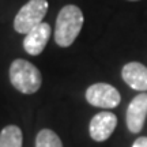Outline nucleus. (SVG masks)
Returning <instances> with one entry per match:
<instances>
[{
	"label": "nucleus",
	"instance_id": "1",
	"mask_svg": "<svg viewBox=\"0 0 147 147\" xmlns=\"http://www.w3.org/2000/svg\"><path fill=\"white\" fill-rule=\"evenodd\" d=\"M83 26V14L76 5L68 4L63 7L56 19L55 41L59 47L67 48L72 45Z\"/></svg>",
	"mask_w": 147,
	"mask_h": 147
},
{
	"label": "nucleus",
	"instance_id": "2",
	"mask_svg": "<svg viewBox=\"0 0 147 147\" xmlns=\"http://www.w3.org/2000/svg\"><path fill=\"white\" fill-rule=\"evenodd\" d=\"M10 82L23 94H34L41 87L42 76L34 64L23 59H16L10 65Z\"/></svg>",
	"mask_w": 147,
	"mask_h": 147
},
{
	"label": "nucleus",
	"instance_id": "3",
	"mask_svg": "<svg viewBox=\"0 0 147 147\" xmlns=\"http://www.w3.org/2000/svg\"><path fill=\"white\" fill-rule=\"evenodd\" d=\"M47 0H29L26 4L18 11L14 19V29L21 34H27L32 29L40 25L47 15Z\"/></svg>",
	"mask_w": 147,
	"mask_h": 147
},
{
	"label": "nucleus",
	"instance_id": "4",
	"mask_svg": "<svg viewBox=\"0 0 147 147\" xmlns=\"http://www.w3.org/2000/svg\"><path fill=\"white\" fill-rule=\"evenodd\" d=\"M86 100L90 105L110 109L120 104L121 97L116 87L108 83H94L86 90Z\"/></svg>",
	"mask_w": 147,
	"mask_h": 147
},
{
	"label": "nucleus",
	"instance_id": "5",
	"mask_svg": "<svg viewBox=\"0 0 147 147\" xmlns=\"http://www.w3.org/2000/svg\"><path fill=\"white\" fill-rule=\"evenodd\" d=\"M117 125V117L112 112H100L91 119L89 125L90 136L95 142H104L113 134Z\"/></svg>",
	"mask_w": 147,
	"mask_h": 147
},
{
	"label": "nucleus",
	"instance_id": "6",
	"mask_svg": "<svg viewBox=\"0 0 147 147\" xmlns=\"http://www.w3.org/2000/svg\"><path fill=\"white\" fill-rule=\"evenodd\" d=\"M147 117V93H140L129 102L127 109V127L132 134L142 131Z\"/></svg>",
	"mask_w": 147,
	"mask_h": 147
},
{
	"label": "nucleus",
	"instance_id": "7",
	"mask_svg": "<svg viewBox=\"0 0 147 147\" xmlns=\"http://www.w3.org/2000/svg\"><path fill=\"white\" fill-rule=\"evenodd\" d=\"M51 33H52V30L48 23L41 22L40 25H37L34 29H32L27 33L25 40H23L25 51L32 56H38L47 47Z\"/></svg>",
	"mask_w": 147,
	"mask_h": 147
},
{
	"label": "nucleus",
	"instance_id": "8",
	"mask_svg": "<svg viewBox=\"0 0 147 147\" xmlns=\"http://www.w3.org/2000/svg\"><path fill=\"white\" fill-rule=\"evenodd\" d=\"M121 76L131 89L138 91H147V67L142 63L131 61L125 64L121 71Z\"/></svg>",
	"mask_w": 147,
	"mask_h": 147
},
{
	"label": "nucleus",
	"instance_id": "9",
	"mask_svg": "<svg viewBox=\"0 0 147 147\" xmlns=\"http://www.w3.org/2000/svg\"><path fill=\"white\" fill-rule=\"evenodd\" d=\"M0 147H22V131L16 125H7L0 132Z\"/></svg>",
	"mask_w": 147,
	"mask_h": 147
},
{
	"label": "nucleus",
	"instance_id": "10",
	"mask_svg": "<svg viewBox=\"0 0 147 147\" xmlns=\"http://www.w3.org/2000/svg\"><path fill=\"white\" fill-rule=\"evenodd\" d=\"M36 147H63V143L52 129H41L36 138Z\"/></svg>",
	"mask_w": 147,
	"mask_h": 147
},
{
	"label": "nucleus",
	"instance_id": "11",
	"mask_svg": "<svg viewBox=\"0 0 147 147\" xmlns=\"http://www.w3.org/2000/svg\"><path fill=\"white\" fill-rule=\"evenodd\" d=\"M132 147H147V136H140V138H138L134 142Z\"/></svg>",
	"mask_w": 147,
	"mask_h": 147
},
{
	"label": "nucleus",
	"instance_id": "12",
	"mask_svg": "<svg viewBox=\"0 0 147 147\" xmlns=\"http://www.w3.org/2000/svg\"><path fill=\"white\" fill-rule=\"evenodd\" d=\"M129 1H138V0H129Z\"/></svg>",
	"mask_w": 147,
	"mask_h": 147
}]
</instances>
